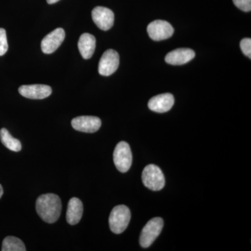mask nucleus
Wrapping results in <instances>:
<instances>
[{
    "label": "nucleus",
    "mask_w": 251,
    "mask_h": 251,
    "mask_svg": "<svg viewBox=\"0 0 251 251\" xmlns=\"http://www.w3.org/2000/svg\"><path fill=\"white\" fill-rule=\"evenodd\" d=\"M3 192H4V191H3L2 186H1V185L0 184V198H1V196H2Z\"/></svg>",
    "instance_id": "4be33fe9"
},
{
    "label": "nucleus",
    "mask_w": 251,
    "mask_h": 251,
    "mask_svg": "<svg viewBox=\"0 0 251 251\" xmlns=\"http://www.w3.org/2000/svg\"><path fill=\"white\" fill-rule=\"evenodd\" d=\"M65 39V31L62 28H57L46 35L41 41V50L45 54L53 53Z\"/></svg>",
    "instance_id": "1a4fd4ad"
},
{
    "label": "nucleus",
    "mask_w": 251,
    "mask_h": 251,
    "mask_svg": "<svg viewBox=\"0 0 251 251\" xmlns=\"http://www.w3.org/2000/svg\"><path fill=\"white\" fill-rule=\"evenodd\" d=\"M120 65L118 52L110 49L105 51L99 61V73L103 76H109L116 72Z\"/></svg>",
    "instance_id": "423d86ee"
},
{
    "label": "nucleus",
    "mask_w": 251,
    "mask_h": 251,
    "mask_svg": "<svg viewBox=\"0 0 251 251\" xmlns=\"http://www.w3.org/2000/svg\"><path fill=\"white\" fill-rule=\"evenodd\" d=\"M36 209L44 222L54 224L59 219L62 211L61 199L53 193L41 195L36 201Z\"/></svg>",
    "instance_id": "f257e3e1"
},
{
    "label": "nucleus",
    "mask_w": 251,
    "mask_h": 251,
    "mask_svg": "<svg viewBox=\"0 0 251 251\" xmlns=\"http://www.w3.org/2000/svg\"><path fill=\"white\" fill-rule=\"evenodd\" d=\"M142 180L147 188L153 191H160L166 184L164 175L161 168L153 164L145 167L142 174Z\"/></svg>",
    "instance_id": "7ed1b4c3"
},
{
    "label": "nucleus",
    "mask_w": 251,
    "mask_h": 251,
    "mask_svg": "<svg viewBox=\"0 0 251 251\" xmlns=\"http://www.w3.org/2000/svg\"><path fill=\"white\" fill-rule=\"evenodd\" d=\"M8 46L7 37L6 30L3 28H0V56H3L7 52Z\"/></svg>",
    "instance_id": "a211bd4d"
},
{
    "label": "nucleus",
    "mask_w": 251,
    "mask_h": 251,
    "mask_svg": "<svg viewBox=\"0 0 251 251\" xmlns=\"http://www.w3.org/2000/svg\"><path fill=\"white\" fill-rule=\"evenodd\" d=\"M148 32L150 37L153 41L166 40L173 36L174 28L166 21L157 20L149 25Z\"/></svg>",
    "instance_id": "0eeeda50"
},
{
    "label": "nucleus",
    "mask_w": 251,
    "mask_h": 251,
    "mask_svg": "<svg viewBox=\"0 0 251 251\" xmlns=\"http://www.w3.org/2000/svg\"><path fill=\"white\" fill-rule=\"evenodd\" d=\"M83 214V204L77 198H72L68 203L67 221L68 224L74 226L80 222Z\"/></svg>",
    "instance_id": "4468645a"
},
{
    "label": "nucleus",
    "mask_w": 251,
    "mask_h": 251,
    "mask_svg": "<svg viewBox=\"0 0 251 251\" xmlns=\"http://www.w3.org/2000/svg\"><path fill=\"white\" fill-rule=\"evenodd\" d=\"M234 5L245 12H249L251 10V0H233Z\"/></svg>",
    "instance_id": "aec40b11"
},
{
    "label": "nucleus",
    "mask_w": 251,
    "mask_h": 251,
    "mask_svg": "<svg viewBox=\"0 0 251 251\" xmlns=\"http://www.w3.org/2000/svg\"><path fill=\"white\" fill-rule=\"evenodd\" d=\"M0 140L6 148L15 152H18L22 149L21 142L10 134L6 128H3L0 130Z\"/></svg>",
    "instance_id": "dca6fc26"
},
{
    "label": "nucleus",
    "mask_w": 251,
    "mask_h": 251,
    "mask_svg": "<svg viewBox=\"0 0 251 251\" xmlns=\"http://www.w3.org/2000/svg\"><path fill=\"white\" fill-rule=\"evenodd\" d=\"M194 51L189 49H179L171 51L167 54L165 60L171 65H183L195 57Z\"/></svg>",
    "instance_id": "ddd939ff"
},
{
    "label": "nucleus",
    "mask_w": 251,
    "mask_h": 251,
    "mask_svg": "<svg viewBox=\"0 0 251 251\" xmlns=\"http://www.w3.org/2000/svg\"><path fill=\"white\" fill-rule=\"evenodd\" d=\"M18 91L23 97L29 99H44L52 94V88L46 85H22Z\"/></svg>",
    "instance_id": "f8f14e48"
},
{
    "label": "nucleus",
    "mask_w": 251,
    "mask_h": 251,
    "mask_svg": "<svg viewBox=\"0 0 251 251\" xmlns=\"http://www.w3.org/2000/svg\"><path fill=\"white\" fill-rule=\"evenodd\" d=\"M59 1V0H47V2L49 3V4H52Z\"/></svg>",
    "instance_id": "412c9836"
},
{
    "label": "nucleus",
    "mask_w": 251,
    "mask_h": 251,
    "mask_svg": "<svg viewBox=\"0 0 251 251\" xmlns=\"http://www.w3.org/2000/svg\"><path fill=\"white\" fill-rule=\"evenodd\" d=\"M72 125L74 129L84 133H95L101 126V121L97 117L80 116L73 119Z\"/></svg>",
    "instance_id": "9d476101"
},
{
    "label": "nucleus",
    "mask_w": 251,
    "mask_h": 251,
    "mask_svg": "<svg viewBox=\"0 0 251 251\" xmlns=\"http://www.w3.org/2000/svg\"><path fill=\"white\" fill-rule=\"evenodd\" d=\"M77 46L82 57L85 59H90L95 51V37L89 33L82 34L79 39Z\"/></svg>",
    "instance_id": "2eb2a0df"
},
{
    "label": "nucleus",
    "mask_w": 251,
    "mask_h": 251,
    "mask_svg": "<svg viewBox=\"0 0 251 251\" xmlns=\"http://www.w3.org/2000/svg\"><path fill=\"white\" fill-rule=\"evenodd\" d=\"M130 216L128 206L122 204L114 207L109 217V226L112 232L115 234L125 232L129 224Z\"/></svg>",
    "instance_id": "f03ea898"
},
{
    "label": "nucleus",
    "mask_w": 251,
    "mask_h": 251,
    "mask_svg": "<svg viewBox=\"0 0 251 251\" xmlns=\"http://www.w3.org/2000/svg\"><path fill=\"white\" fill-rule=\"evenodd\" d=\"M163 227V221L161 218H153L148 221L140 234V246L145 249L150 247L161 234Z\"/></svg>",
    "instance_id": "20e7f679"
},
{
    "label": "nucleus",
    "mask_w": 251,
    "mask_h": 251,
    "mask_svg": "<svg viewBox=\"0 0 251 251\" xmlns=\"http://www.w3.org/2000/svg\"><path fill=\"white\" fill-rule=\"evenodd\" d=\"M175 103V98L173 94H162L150 99L148 107L150 110L158 113L169 111Z\"/></svg>",
    "instance_id": "9b49d317"
},
{
    "label": "nucleus",
    "mask_w": 251,
    "mask_h": 251,
    "mask_svg": "<svg viewBox=\"0 0 251 251\" xmlns=\"http://www.w3.org/2000/svg\"><path fill=\"white\" fill-rule=\"evenodd\" d=\"M113 161L117 169L121 173H126L133 161L129 145L125 141L117 144L113 153Z\"/></svg>",
    "instance_id": "39448f33"
},
{
    "label": "nucleus",
    "mask_w": 251,
    "mask_h": 251,
    "mask_svg": "<svg viewBox=\"0 0 251 251\" xmlns=\"http://www.w3.org/2000/svg\"><path fill=\"white\" fill-rule=\"evenodd\" d=\"M92 19L99 29L109 30L113 26L115 15L113 11L103 6H97L92 10Z\"/></svg>",
    "instance_id": "6e6552de"
},
{
    "label": "nucleus",
    "mask_w": 251,
    "mask_h": 251,
    "mask_svg": "<svg viewBox=\"0 0 251 251\" xmlns=\"http://www.w3.org/2000/svg\"><path fill=\"white\" fill-rule=\"evenodd\" d=\"M2 251H25V246L22 240L18 239L17 237H6L3 241L2 247H1Z\"/></svg>",
    "instance_id": "f3484780"
},
{
    "label": "nucleus",
    "mask_w": 251,
    "mask_h": 251,
    "mask_svg": "<svg viewBox=\"0 0 251 251\" xmlns=\"http://www.w3.org/2000/svg\"><path fill=\"white\" fill-rule=\"evenodd\" d=\"M240 47L243 53L251 58V39L250 38H246L242 39L240 43Z\"/></svg>",
    "instance_id": "6ab92c4d"
}]
</instances>
